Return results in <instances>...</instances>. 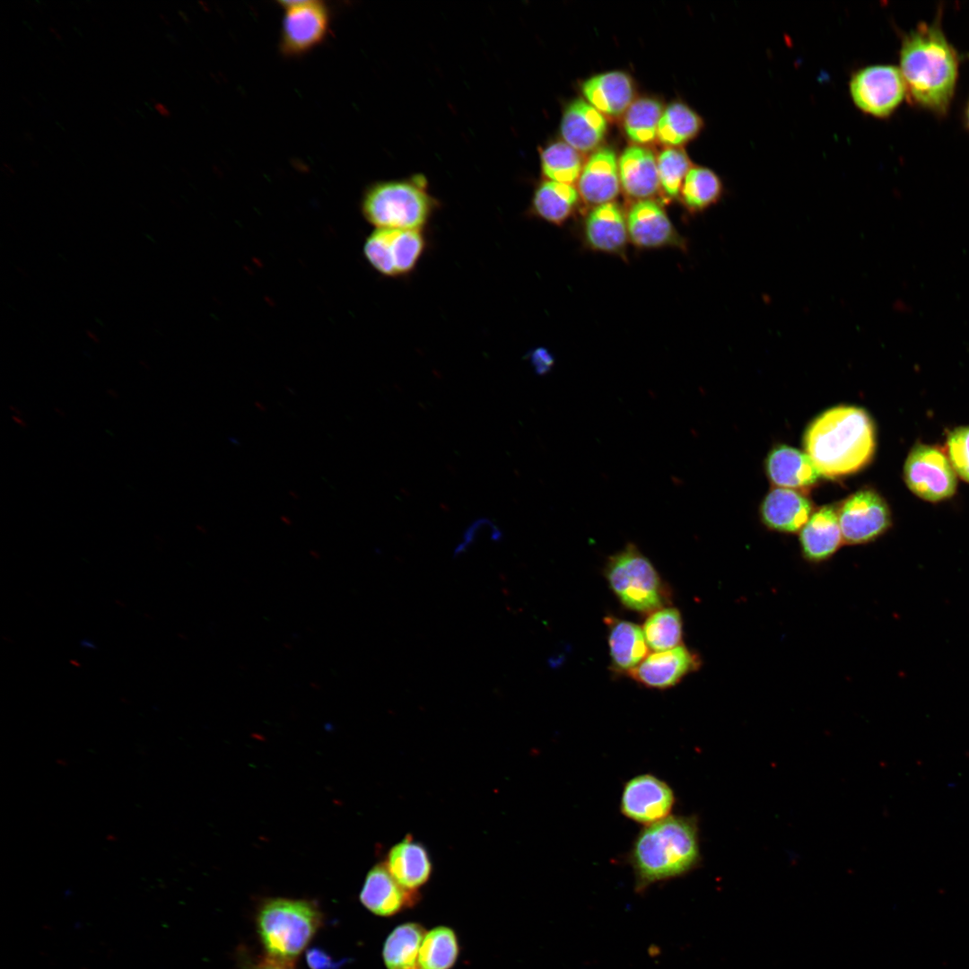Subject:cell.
<instances>
[{
  "label": "cell",
  "instance_id": "obj_1",
  "mask_svg": "<svg viewBox=\"0 0 969 969\" xmlns=\"http://www.w3.org/2000/svg\"><path fill=\"white\" fill-rule=\"evenodd\" d=\"M959 60L940 22H921L906 34L900 49V66L907 94L913 102L937 115H945L952 101Z\"/></svg>",
  "mask_w": 969,
  "mask_h": 969
},
{
  "label": "cell",
  "instance_id": "obj_2",
  "mask_svg": "<svg viewBox=\"0 0 969 969\" xmlns=\"http://www.w3.org/2000/svg\"><path fill=\"white\" fill-rule=\"evenodd\" d=\"M804 448L820 476L836 478L856 473L870 462L875 453L873 421L857 406L830 408L808 427Z\"/></svg>",
  "mask_w": 969,
  "mask_h": 969
},
{
  "label": "cell",
  "instance_id": "obj_3",
  "mask_svg": "<svg viewBox=\"0 0 969 969\" xmlns=\"http://www.w3.org/2000/svg\"><path fill=\"white\" fill-rule=\"evenodd\" d=\"M628 860L639 891L689 873L701 862L697 818L670 815L645 825L633 840Z\"/></svg>",
  "mask_w": 969,
  "mask_h": 969
},
{
  "label": "cell",
  "instance_id": "obj_4",
  "mask_svg": "<svg viewBox=\"0 0 969 969\" xmlns=\"http://www.w3.org/2000/svg\"><path fill=\"white\" fill-rule=\"evenodd\" d=\"M322 924L319 907L307 900L270 898L258 907L256 926L267 957L292 964Z\"/></svg>",
  "mask_w": 969,
  "mask_h": 969
},
{
  "label": "cell",
  "instance_id": "obj_5",
  "mask_svg": "<svg viewBox=\"0 0 969 969\" xmlns=\"http://www.w3.org/2000/svg\"><path fill=\"white\" fill-rule=\"evenodd\" d=\"M436 206L422 175L377 182L362 200V214L376 229L422 231Z\"/></svg>",
  "mask_w": 969,
  "mask_h": 969
},
{
  "label": "cell",
  "instance_id": "obj_6",
  "mask_svg": "<svg viewBox=\"0 0 969 969\" xmlns=\"http://www.w3.org/2000/svg\"><path fill=\"white\" fill-rule=\"evenodd\" d=\"M606 576L610 588L627 608L650 614L662 608L665 595L660 577L634 544H627L609 557Z\"/></svg>",
  "mask_w": 969,
  "mask_h": 969
},
{
  "label": "cell",
  "instance_id": "obj_7",
  "mask_svg": "<svg viewBox=\"0 0 969 969\" xmlns=\"http://www.w3.org/2000/svg\"><path fill=\"white\" fill-rule=\"evenodd\" d=\"M904 479L913 494L930 502L952 497L957 487L956 474L947 454L937 446L920 442L905 459Z\"/></svg>",
  "mask_w": 969,
  "mask_h": 969
},
{
  "label": "cell",
  "instance_id": "obj_8",
  "mask_svg": "<svg viewBox=\"0 0 969 969\" xmlns=\"http://www.w3.org/2000/svg\"><path fill=\"white\" fill-rule=\"evenodd\" d=\"M425 246L422 231L375 229L366 239L363 253L377 272L397 277L415 268Z\"/></svg>",
  "mask_w": 969,
  "mask_h": 969
},
{
  "label": "cell",
  "instance_id": "obj_9",
  "mask_svg": "<svg viewBox=\"0 0 969 969\" xmlns=\"http://www.w3.org/2000/svg\"><path fill=\"white\" fill-rule=\"evenodd\" d=\"M849 89L856 107L877 118L889 117L907 94L899 68L890 65L859 69L852 74Z\"/></svg>",
  "mask_w": 969,
  "mask_h": 969
},
{
  "label": "cell",
  "instance_id": "obj_10",
  "mask_svg": "<svg viewBox=\"0 0 969 969\" xmlns=\"http://www.w3.org/2000/svg\"><path fill=\"white\" fill-rule=\"evenodd\" d=\"M284 10L280 49L289 57L300 56L323 42L328 34L330 13L325 3L315 0L281 1Z\"/></svg>",
  "mask_w": 969,
  "mask_h": 969
},
{
  "label": "cell",
  "instance_id": "obj_11",
  "mask_svg": "<svg viewBox=\"0 0 969 969\" xmlns=\"http://www.w3.org/2000/svg\"><path fill=\"white\" fill-rule=\"evenodd\" d=\"M837 512L842 541L848 545L871 542L892 525L886 502L871 489H862L850 495Z\"/></svg>",
  "mask_w": 969,
  "mask_h": 969
},
{
  "label": "cell",
  "instance_id": "obj_12",
  "mask_svg": "<svg viewBox=\"0 0 969 969\" xmlns=\"http://www.w3.org/2000/svg\"><path fill=\"white\" fill-rule=\"evenodd\" d=\"M675 802L674 791L665 781L644 773L625 782L620 810L630 820L648 825L670 816Z\"/></svg>",
  "mask_w": 969,
  "mask_h": 969
},
{
  "label": "cell",
  "instance_id": "obj_13",
  "mask_svg": "<svg viewBox=\"0 0 969 969\" xmlns=\"http://www.w3.org/2000/svg\"><path fill=\"white\" fill-rule=\"evenodd\" d=\"M629 240L640 249L679 247L685 244L663 207L650 199L638 200L627 215Z\"/></svg>",
  "mask_w": 969,
  "mask_h": 969
},
{
  "label": "cell",
  "instance_id": "obj_14",
  "mask_svg": "<svg viewBox=\"0 0 969 969\" xmlns=\"http://www.w3.org/2000/svg\"><path fill=\"white\" fill-rule=\"evenodd\" d=\"M700 666L698 656L684 645L649 654L627 672L635 681L655 689L676 685Z\"/></svg>",
  "mask_w": 969,
  "mask_h": 969
},
{
  "label": "cell",
  "instance_id": "obj_15",
  "mask_svg": "<svg viewBox=\"0 0 969 969\" xmlns=\"http://www.w3.org/2000/svg\"><path fill=\"white\" fill-rule=\"evenodd\" d=\"M361 904L371 912L390 917L415 905L418 892L401 886L384 863L375 865L366 875L360 893Z\"/></svg>",
  "mask_w": 969,
  "mask_h": 969
},
{
  "label": "cell",
  "instance_id": "obj_16",
  "mask_svg": "<svg viewBox=\"0 0 969 969\" xmlns=\"http://www.w3.org/2000/svg\"><path fill=\"white\" fill-rule=\"evenodd\" d=\"M618 161L610 148L593 153L583 165L578 179V192L583 201L593 205L612 202L620 189Z\"/></svg>",
  "mask_w": 969,
  "mask_h": 969
},
{
  "label": "cell",
  "instance_id": "obj_17",
  "mask_svg": "<svg viewBox=\"0 0 969 969\" xmlns=\"http://www.w3.org/2000/svg\"><path fill=\"white\" fill-rule=\"evenodd\" d=\"M583 233L591 249L615 255L624 254L629 240L626 217L614 202L598 205L589 213Z\"/></svg>",
  "mask_w": 969,
  "mask_h": 969
},
{
  "label": "cell",
  "instance_id": "obj_18",
  "mask_svg": "<svg viewBox=\"0 0 969 969\" xmlns=\"http://www.w3.org/2000/svg\"><path fill=\"white\" fill-rule=\"evenodd\" d=\"M813 513L812 502L800 491L777 487L761 505V518L769 528L784 533L800 531Z\"/></svg>",
  "mask_w": 969,
  "mask_h": 969
},
{
  "label": "cell",
  "instance_id": "obj_19",
  "mask_svg": "<svg viewBox=\"0 0 969 969\" xmlns=\"http://www.w3.org/2000/svg\"><path fill=\"white\" fill-rule=\"evenodd\" d=\"M607 124L604 115L583 99L572 100L561 121V135L566 144L579 153H589L605 137Z\"/></svg>",
  "mask_w": 969,
  "mask_h": 969
},
{
  "label": "cell",
  "instance_id": "obj_20",
  "mask_svg": "<svg viewBox=\"0 0 969 969\" xmlns=\"http://www.w3.org/2000/svg\"><path fill=\"white\" fill-rule=\"evenodd\" d=\"M620 185L634 199H650L660 187L658 162L653 152L642 145L627 147L618 160Z\"/></svg>",
  "mask_w": 969,
  "mask_h": 969
},
{
  "label": "cell",
  "instance_id": "obj_21",
  "mask_svg": "<svg viewBox=\"0 0 969 969\" xmlns=\"http://www.w3.org/2000/svg\"><path fill=\"white\" fill-rule=\"evenodd\" d=\"M384 864L395 880L411 892L424 886L432 871L426 848L409 834L389 849Z\"/></svg>",
  "mask_w": 969,
  "mask_h": 969
},
{
  "label": "cell",
  "instance_id": "obj_22",
  "mask_svg": "<svg viewBox=\"0 0 969 969\" xmlns=\"http://www.w3.org/2000/svg\"><path fill=\"white\" fill-rule=\"evenodd\" d=\"M842 541L838 512L833 505L823 506L813 512L799 533L802 554L810 562L830 558Z\"/></svg>",
  "mask_w": 969,
  "mask_h": 969
},
{
  "label": "cell",
  "instance_id": "obj_23",
  "mask_svg": "<svg viewBox=\"0 0 969 969\" xmlns=\"http://www.w3.org/2000/svg\"><path fill=\"white\" fill-rule=\"evenodd\" d=\"M581 90L589 104L610 117H619L624 113L634 96L630 76L621 71L596 74L582 83Z\"/></svg>",
  "mask_w": 969,
  "mask_h": 969
},
{
  "label": "cell",
  "instance_id": "obj_24",
  "mask_svg": "<svg viewBox=\"0 0 969 969\" xmlns=\"http://www.w3.org/2000/svg\"><path fill=\"white\" fill-rule=\"evenodd\" d=\"M766 472L777 487L802 490L816 483L820 476L809 457L792 447H774L766 459Z\"/></svg>",
  "mask_w": 969,
  "mask_h": 969
},
{
  "label": "cell",
  "instance_id": "obj_25",
  "mask_svg": "<svg viewBox=\"0 0 969 969\" xmlns=\"http://www.w3.org/2000/svg\"><path fill=\"white\" fill-rule=\"evenodd\" d=\"M608 645L612 664L616 670L636 668L648 655L649 647L642 629L629 621L607 617Z\"/></svg>",
  "mask_w": 969,
  "mask_h": 969
},
{
  "label": "cell",
  "instance_id": "obj_26",
  "mask_svg": "<svg viewBox=\"0 0 969 969\" xmlns=\"http://www.w3.org/2000/svg\"><path fill=\"white\" fill-rule=\"evenodd\" d=\"M579 196L571 184L546 180L534 192L531 213L549 223L561 225L574 212Z\"/></svg>",
  "mask_w": 969,
  "mask_h": 969
},
{
  "label": "cell",
  "instance_id": "obj_27",
  "mask_svg": "<svg viewBox=\"0 0 969 969\" xmlns=\"http://www.w3.org/2000/svg\"><path fill=\"white\" fill-rule=\"evenodd\" d=\"M426 934L416 922H406L396 927L386 938L382 958L387 969H422L419 951Z\"/></svg>",
  "mask_w": 969,
  "mask_h": 969
},
{
  "label": "cell",
  "instance_id": "obj_28",
  "mask_svg": "<svg viewBox=\"0 0 969 969\" xmlns=\"http://www.w3.org/2000/svg\"><path fill=\"white\" fill-rule=\"evenodd\" d=\"M703 121L692 109L681 102L669 104L661 115L657 138L670 147L694 139L702 130Z\"/></svg>",
  "mask_w": 969,
  "mask_h": 969
},
{
  "label": "cell",
  "instance_id": "obj_29",
  "mask_svg": "<svg viewBox=\"0 0 969 969\" xmlns=\"http://www.w3.org/2000/svg\"><path fill=\"white\" fill-rule=\"evenodd\" d=\"M722 193L720 179L705 167H692L680 190L683 205L693 214L703 212L716 204Z\"/></svg>",
  "mask_w": 969,
  "mask_h": 969
},
{
  "label": "cell",
  "instance_id": "obj_30",
  "mask_svg": "<svg viewBox=\"0 0 969 969\" xmlns=\"http://www.w3.org/2000/svg\"><path fill=\"white\" fill-rule=\"evenodd\" d=\"M459 956L456 932L450 927L438 926L426 932L419 951L422 969H451Z\"/></svg>",
  "mask_w": 969,
  "mask_h": 969
},
{
  "label": "cell",
  "instance_id": "obj_31",
  "mask_svg": "<svg viewBox=\"0 0 969 969\" xmlns=\"http://www.w3.org/2000/svg\"><path fill=\"white\" fill-rule=\"evenodd\" d=\"M663 110L662 104L652 98H640L633 101L624 118L627 137L639 145L654 141Z\"/></svg>",
  "mask_w": 969,
  "mask_h": 969
},
{
  "label": "cell",
  "instance_id": "obj_32",
  "mask_svg": "<svg viewBox=\"0 0 969 969\" xmlns=\"http://www.w3.org/2000/svg\"><path fill=\"white\" fill-rule=\"evenodd\" d=\"M541 168L548 180L572 185L579 179L583 164L577 150L565 142H555L542 151Z\"/></svg>",
  "mask_w": 969,
  "mask_h": 969
},
{
  "label": "cell",
  "instance_id": "obj_33",
  "mask_svg": "<svg viewBox=\"0 0 969 969\" xmlns=\"http://www.w3.org/2000/svg\"><path fill=\"white\" fill-rule=\"evenodd\" d=\"M642 632L650 650L662 651L677 647L682 639V618L674 607L660 608L645 621Z\"/></svg>",
  "mask_w": 969,
  "mask_h": 969
},
{
  "label": "cell",
  "instance_id": "obj_34",
  "mask_svg": "<svg viewBox=\"0 0 969 969\" xmlns=\"http://www.w3.org/2000/svg\"><path fill=\"white\" fill-rule=\"evenodd\" d=\"M657 162L663 191L669 198L677 197L684 179L692 168L688 156L681 149L668 147L661 152Z\"/></svg>",
  "mask_w": 969,
  "mask_h": 969
},
{
  "label": "cell",
  "instance_id": "obj_35",
  "mask_svg": "<svg viewBox=\"0 0 969 969\" xmlns=\"http://www.w3.org/2000/svg\"><path fill=\"white\" fill-rule=\"evenodd\" d=\"M946 450L956 474L969 483V426H958L950 431Z\"/></svg>",
  "mask_w": 969,
  "mask_h": 969
},
{
  "label": "cell",
  "instance_id": "obj_36",
  "mask_svg": "<svg viewBox=\"0 0 969 969\" xmlns=\"http://www.w3.org/2000/svg\"><path fill=\"white\" fill-rule=\"evenodd\" d=\"M306 959L308 965L311 969H336L337 963L333 961L331 957L326 954L323 950L319 948H312L307 952Z\"/></svg>",
  "mask_w": 969,
  "mask_h": 969
},
{
  "label": "cell",
  "instance_id": "obj_37",
  "mask_svg": "<svg viewBox=\"0 0 969 969\" xmlns=\"http://www.w3.org/2000/svg\"><path fill=\"white\" fill-rule=\"evenodd\" d=\"M531 362L537 374H545L554 365V358L546 350L539 348L532 353Z\"/></svg>",
  "mask_w": 969,
  "mask_h": 969
},
{
  "label": "cell",
  "instance_id": "obj_38",
  "mask_svg": "<svg viewBox=\"0 0 969 969\" xmlns=\"http://www.w3.org/2000/svg\"><path fill=\"white\" fill-rule=\"evenodd\" d=\"M249 969H294L292 964L279 961L270 957L253 965Z\"/></svg>",
  "mask_w": 969,
  "mask_h": 969
},
{
  "label": "cell",
  "instance_id": "obj_39",
  "mask_svg": "<svg viewBox=\"0 0 969 969\" xmlns=\"http://www.w3.org/2000/svg\"><path fill=\"white\" fill-rule=\"evenodd\" d=\"M153 107H154L155 110L162 117L170 118L171 116L170 111L169 110V109L165 105H163L162 103H161L159 101H154L153 102Z\"/></svg>",
  "mask_w": 969,
  "mask_h": 969
},
{
  "label": "cell",
  "instance_id": "obj_40",
  "mask_svg": "<svg viewBox=\"0 0 969 969\" xmlns=\"http://www.w3.org/2000/svg\"><path fill=\"white\" fill-rule=\"evenodd\" d=\"M2 164H3V167L5 169V172L7 173V175H13L14 174L15 171H14L13 168L9 163H7L5 162H3Z\"/></svg>",
  "mask_w": 969,
  "mask_h": 969
},
{
  "label": "cell",
  "instance_id": "obj_41",
  "mask_svg": "<svg viewBox=\"0 0 969 969\" xmlns=\"http://www.w3.org/2000/svg\"><path fill=\"white\" fill-rule=\"evenodd\" d=\"M48 30L52 34L55 35L57 39H61V35L57 29H55L54 27H49Z\"/></svg>",
  "mask_w": 969,
  "mask_h": 969
},
{
  "label": "cell",
  "instance_id": "obj_42",
  "mask_svg": "<svg viewBox=\"0 0 969 969\" xmlns=\"http://www.w3.org/2000/svg\"><path fill=\"white\" fill-rule=\"evenodd\" d=\"M965 123H966V125H967V127L969 128V101H968L966 109H965Z\"/></svg>",
  "mask_w": 969,
  "mask_h": 969
},
{
  "label": "cell",
  "instance_id": "obj_43",
  "mask_svg": "<svg viewBox=\"0 0 969 969\" xmlns=\"http://www.w3.org/2000/svg\"><path fill=\"white\" fill-rule=\"evenodd\" d=\"M86 333H87L88 336H89V337H90V338H91L92 340H93L94 342H97V341L99 340V339L97 338L98 336H96V335H95L94 333H92V332H91V331H89V330H88V331H87Z\"/></svg>",
  "mask_w": 969,
  "mask_h": 969
},
{
  "label": "cell",
  "instance_id": "obj_44",
  "mask_svg": "<svg viewBox=\"0 0 969 969\" xmlns=\"http://www.w3.org/2000/svg\"><path fill=\"white\" fill-rule=\"evenodd\" d=\"M24 135H25V138H26V139H29V140H31V139H32V135H31V133H28V132H27V133H25V134H24Z\"/></svg>",
  "mask_w": 969,
  "mask_h": 969
},
{
  "label": "cell",
  "instance_id": "obj_45",
  "mask_svg": "<svg viewBox=\"0 0 969 969\" xmlns=\"http://www.w3.org/2000/svg\"><path fill=\"white\" fill-rule=\"evenodd\" d=\"M31 165H32L33 167H37V166L39 165L38 162H35V161H33V160H32V161H31Z\"/></svg>",
  "mask_w": 969,
  "mask_h": 969
}]
</instances>
